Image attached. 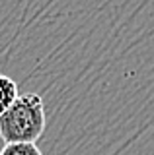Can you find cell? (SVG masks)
I'll list each match as a JSON object with an SVG mask.
<instances>
[{"label": "cell", "instance_id": "1", "mask_svg": "<svg viewBox=\"0 0 154 155\" xmlns=\"http://www.w3.org/2000/svg\"><path fill=\"white\" fill-rule=\"evenodd\" d=\"M45 122L43 99L23 93L0 114V136L6 143H35L45 132Z\"/></svg>", "mask_w": 154, "mask_h": 155}, {"label": "cell", "instance_id": "2", "mask_svg": "<svg viewBox=\"0 0 154 155\" xmlns=\"http://www.w3.org/2000/svg\"><path fill=\"white\" fill-rule=\"evenodd\" d=\"M18 95H20V91H18V84L12 80V78L0 74V114H2L4 110L16 101Z\"/></svg>", "mask_w": 154, "mask_h": 155}, {"label": "cell", "instance_id": "3", "mask_svg": "<svg viewBox=\"0 0 154 155\" xmlns=\"http://www.w3.org/2000/svg\"><path fill=\"white\" fill-rule=\"evenodd\" d=\"M0 155H43L35 143H6Z\"/></svg>", "mask_w": 154, "mask_h": 155}]
</instances>
